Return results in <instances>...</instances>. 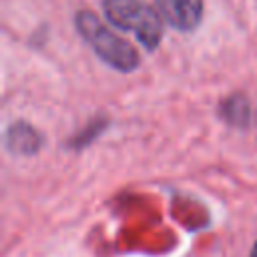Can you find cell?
I'll return each mask as SVG.
<instances>
[{"mask_svg": "<svg viewBox=\"0 0 257 257\" xmlns=\"http://www.w3.org/2000/svg\"><path fill=\"white\" fill-rule=\"evenodd\" d=\"M76 26L80 34L88 40V44L96 50V54L110 66L128 72L139 64L137 50L128 42L112 34L92 12H80L76 16Z\"/></svg>", "mask_w": 257, "mask_h": 257, "instance_id": "cell-1", "label": "cell"}, {"mask_svg": "<svg viewBox=\"0 0 257 257\" xmlns=\"http://www.w3.org/2000/svg\"><path fill=\"white\" fill-rule=\"evenodd\" d=\"M104 14L106 18L122 28L137 34V38L147 46L155 48L161 40L163 26L159 20V14L149 8L141 0H104Z\"/></svg>", "mask_w": 257, "mask_h": 257, "instance_id": "cell-2", "label": "cell"}, {"mask_svg": "<svg viewBox=\"0 0 257 257\" xmlns=\"http://www.w3.org/2000/svg\"><path fill=\"white\" fill-rule=\"evenodd\" d=\"M163 16L179 30H191L203 14V0H157Z\"/></svg>", "mask_w": 257, "mask_h": 257, "instance_id": "cell-3", "label": "cell"}, {"mask_svg": "<svg viewBox=\"0 0 257 257\" xmlns=\"http://www.w3.org/2000/svg\"><path fill=\"white\" fill-rule=\"evenodd\" d=\"M251 257H257V245L253 247V253H251Z\"/></svg>", "mask_w": 257, "mask_h": 257, "instance_id": "cell-4", "label": "cell"}]
</instances>
